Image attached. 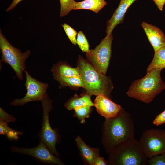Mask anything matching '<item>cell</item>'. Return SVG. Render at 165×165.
Instances as JSON below:
<instances>
[{"label": "cell", "instance_id": "6da1fadb", "mask_svg": "<svg viewBox=\"0 0 165 165\" xmlns=\"http://www.w3.org/2000/svg\"><path fill=\"white\" fill-rule=\"evenodd\" d=\"M101 131V143L108 154L119 145L134 138L135 135L132 118L123 108L116 116L105 119Z\"/></svg>", "mask_w": 165, "mask_h": 165}, {"label": "cell", "instance_id": "7a4b0ae2", "mask_svg": "<svg viewBox=\"0 0 165 165\" xmlns=\"http://www.w3.org/2000/svg\"><path fill=\"white\" fill-rule=\"evenodd\" d=\"M77 67L84 83L86 93L91 95H104L110 98L113 86L109 77L80 55L78 59Z\"/></svg>", "mask_w": 165, "mask_h": 165}, {"label": "cell", "instance_id": "3957f363", "mask_svg": "<svg viewBox=\"0 0 165 165\" xmlns=\"http://www.w3.org/2000/svg\"><path fill=\"white\" fill-rule=\"evenodd\" d=\"M161 70H152L143 78L132 83L127 93L129 97L148 103L165 89V83L162 80Z\"/></svg>", "mask_w": 165, "mask_h": 165}, {"label": "cell", "instance_id": "277c9868", "mask_svg": "<svg viewBox=\"0 0 165 165\" xmlns=\"http://www.w3.org/2000/svg\"><path fill=\"white\" fill-rule=\"evenodd\" d=\"M109 165H146L148 160L144 154L138 141L134 138L116 147L109 154Z\"/></svg>", "mask_w": 165, "mask_h": 165}, {"label": "cell", "instance_id": "5b68a950", "mask_svg": "<svg viewBox=\"0 0 165 165\" xmlns=\"http://www.w3.org/2000/svg\"><path fill=\"white\" fill-rule=\"evenodd\" d=\"M0 49L2 54L1 62L8 64L15 71L20 80L23 79V73L26 68L25 62L31 53L27 50L24 53L13 46L0 32Z\"/></svg>", "mask_w": 165, "mask_h": 165}, {"label": "cell", "instance_id": "8992f818", "mask_svg": "<svg viewBox=\"0 0 165 165\" xmlns=\"http://www.w3.org/2000/svg\"><path fill=\"white\" fill-rule=\"evenodd\" d=\"M145 157L150 159L165 152V130L152 128L142 134L138 141Z\"/></svg>", "mask_w": 165, "mask_h": 165}, {"label": "cell", "instance_id": "52a82bcc", "mask_svg": "<svg viewBox=\"0 0 165 165\" xmlns=\"http://www.w3.org/2000/svg\"><path fill=\"white\" fill-rule=\"evenodd\" d=\"M41 102L43 116L42 127L38 134L40 140L45 143L53 154L58 156L60 154L57 151L56 145L60 139L59 134L57 130L52 128L49 120V113L53 108L52 101L48 96Z\"/></svg>", "mask_w": 165, "mask_h": 165}, {"label": "cell", "instance_id": "ba28073f", "mask_svg": "<svg viewBox=\"0 0 165 165\" xmlns=\"http://www.w3.org/2000/svg\"><path fill=\"white\" fill-rule=\"evenodd\" d=\"M113 38L112 33L107 35L94 49L90 50L86 54L87 60L105 74L107 72L111 57Z\"/></svg>", "mask_w": 165, "mask_h": 165}, {"label": "cell", "instance_id": "9c48e42d", "mask_svg": "<svg viewBox=\"0 0 165 165\" xmlns=\"http://www.w3.org/2000/svg\"><path fill=\"white\" fill-rule=\"evenodd\" d=\"M24 72L26 75L25 86L27 93L23 98L13 100L10 103L11 105L20 106L31 101H41L48 97L47 93L48 84L32 77L25 70Z\"/></svg>", "mask_w": 165, "mask_h": 165}, {"label": "cell", "instance_id": "30bf717a", "mask_svg": "<svg viewBox=\"0 0 165 165\" xmlns=\"http://www.w3.org/2000/svg\"><path fill=\"white\" fill-rule=\"evenodd\" d=\"M10 150L11 152L14 153L30 156L44 164L64 165L58 156L53 154L45 143L42 141H40L38 145L35 147L27 148L12 146L10 147Z\"/></svg>", "mask_w": 165, "mask_h": 165}, {"label": "cell", "instance_id": "8fae6325", "mask_svg": "<svg viewBox=\"0 0 165 165\" xmlns=\"http://www.w3.org/2000/svg\"><path fill=\"white\" fill-rule=\"evenodd\" d=\"M94 103L97 112L105 119L116 116L123 108L120 105L102 94L97 96Z\"/></svg>", "mask_w": 165, "mask_h": 165}, {"label": "cell", "instance_id": "7c38bea8", "mask_svg": "<svg viewBox=\"0 0 165 165\" xmlns=\"http://www.w3.org/2000/svg\"><path fill=\"white\" fill-rule=\"evenodd\" d=\"M141 25L155 53L165 46V36L161 30L144 22L142 23Z\"/></svg>", "mask_w": 165, "mask_h": 165}, {"label": "cell", "instance_id": "4fadbf2b", "mask_svg": "<svg viewBox=\"0 0 165 165\" xmlns=\"http://www.w3.org/2000/svg\"><path fill=\"white\" fill-rule=\"evenodd\" d=\"M138 0H121L117 9L111 18L107 22L106 32L107 35L112 33L115 28L123 22L125 14L128 8Z\"/></svg>", "mask_w": 165, "mask_h": 165}, {"label": "cell", "instance_id": "5bb4252c", "mask_svg": "<svg viewBox=\"0 0 165 165\" xmlns=\"http://www.w3.org/2000/svg\"><path fill=\"white\" fill-rule=\"evenodd\" d=\"M75 141L79 154L84 164L93 165L94 159L100 156V150L97 148H92L87 145L79 136H78Z\"/></svg>", "mask_w": 165, "mask_h": 165}, {"label": "cell", "instance_id": "9a60e30c", "mask_svg": "<svg viewBox=\"0 0 165 165\" xmlns=\"http://www.w3.org/2000/svg\"><path fill=\"white\" fill-rule=\"evenodd\" d=\"M91 96L86 92L80 96L75 94L65 103L64 106L68 110H74L77 107L83 105L94 106V103L91 99Z\"/></svg>", "mask_w": 165, "mask_h": 165}, {"label": "cell", "instance_id": "2e32d148", "mask_svg": "<svg viewBox=\"0 0 165 165\" xmlns=\"http://www.w3.org/2000/svg\"><path fill=\"white\" fill-rule=\"evenodd\" d=\"M53 75L69 77L80 76L77 67L72 68L67 63L60 61L54 64L51 69Z\"/></svg>", "mask_w": 165, "mask_h": 165}, {"label": "cell", "instance_id": "e0dca14e", "mask_svg": "<svg viewBox=\"0 0 165 165\" xmlns=\"http://www.w3.org/2000/svg\"><path fill=\"white\" fill-rule=\"evenodd\" d=\"M106 5L107 2L105 0H84L76 2L74 10H89L98 13Z\"/></svg>", "mask_w": 165, "mask_h": 165}, {"label": "cell", "instance_id": "ac0fdd59", "mask_svg": "<svg viewBox=\"0 0 165 165\" xmlns=\"http://www.w3.org/2000/svg\"><path fill=\"white\" fill-rule=\"evenodd\" d=\"M53 79L58 81L60 84V88L68 86L70 88L82 87L85 85L80 75L69 77H64L57 75H53Z\"/></svg>", "mask_w": 165, "mask_h": 165}, {"label": "cell", "instance_id": "d6986e66", "mask_svg": "<svg viewBox=\"0 0 165 165\" xmlns=\"http://www.w3.org/2000/svg\"><path fill=\"white\" fill-rule=\"evenodd\" d=\"M165 68V46L155 53L153 59L146 69L148 73L154 69Z\"/></svg>", "mask_w": 165, "mask_h": 165}, {"label": "cell", "instance_id": "ffe728a7", "mask_svg": "<svg viewBox=\"0 0 165 165\" xmlns=\"http://www.w3.org/2000/svg\"><path fill=\"white\" fill-rule=\"evenodd\" d=\"M7 122L0 120V134L6 136L9 139L17 140L19 136L22 135V132L14 130L8 125Z\"/></svg>", "mask_w": 165, "mask_h": 165}, {"label": "cell", "instance_id": "44dd1931", "mask_svg": "<svg viewBox=\"0 0 165 165\" xmlns=\"http://www.w3.org/2000/svg\"><path fill=\"white\" fill-rule=\"evenodd\" d=\"M74 110L75 112L73 116L77 118L81 123L84 124L85 119L90 117L92 108L89 105H83L77 107Z\"/></svg>", "mask_w": 165, "mask_h": 165}, {"label": "cell", "instance_id": "7402d4cb", "mask_svg": "<svg viewBox=\"0 0 165 165\" xmlns=\"http://www.w3.org/2000/svg\"><path fill=\"white\" fill-rule=\"evenodd\" d=\"M61 5L60 16L63 17L74 10L76 2L75 0H60Z\"/></svg>", "mask_w": 165, "mask_h": 165}, {"label": "cell", "instance_id": "603a6c76", "mask_svg": "<svg viewBox=\"0 0 165 165\" xmlns=\"http://www.w3.org/2000/svg\"><path fill=\"white\" fill-rule=\"evenodd\" d=\"M76 42L82 52L86 53L89 52L90 50L89 43L85 35L81 31L78 33Z\"/></svg>", "mask_w": 165, "mask_h": 165}, {"label": "cell", "instance_id": "cb8c5ba5", "mask_svg": "<svg viewBox=\"0 0 165 165\" xmlns=\"http://www.w3.org/2000/svg\"><path fill=\"white\" fill-rule=\"evenodd\" d=\"M67 37L72 43L76 46V31L69 25L64 23L62 25Z\"/></svg>", "mask_w": 165, "mask_h": 165}, {"label": "cell", "instance_id": "d4e9b609", "mask_svg": "<svg viewBox=\"0 0 165 165\" xmlns=\"http://www.w3.org/2000/svg\"><path fill=\"white\" fill-rule=\"evenodd\" d=\"M156 155L148 160V164L150 165H165V152L161 155Z\"/></svg>", "mask_w": 165, "mask_h": 165}, {"label": "cell", "instance_id": "484cf974", "mask_svg": "<svg viewBox=\"0 0 165 165\" xmlns=\"http://www.w3.org/2000/svg\"><path fill=\"white\" fill-rule=\"evenodd\" d=\"M0 120L7 123H12L16 121V119L13 115L9 114L0 107Z\"/></svg>", "mask_w": 165, "mask_h": 165}, {"label": "cell", "instance_id": "4316f807", "mask_svg": "<svg viewBox=\"0 0 165 165\" xmlns=\"http://www.w3.org/2000/svg\"><path fill=\"white\" fill-rule=\"evenodd\" d=\"M153 123L156 126L165 123V110L157 115L153 121Z\"/></svg>", "mask_w": 165, "mask_h": 165}, {"label": "cell", "instance_id": "83f0119b", "mask_svg": "<svg viewBox=\"0 0 165 165\" xmlns=\"http://www.w3.org/2000/svg\"><path fill=\"white\" fill-rule=\"evenodd\" d=\"M108 162L105 159L100 156L97 157L94 160L93 165H107Z\"/></svg>", "mask_w": 165, "mask_h": 165}, {"label": "cell", "instance_id": "f1b7e54d", "mask_svg": "<svg viewBox=\"0 0 165 165\" xmlns=\"http://www.w3.org/2000/svg\"><path fill=\"white\" fill-rule=\"evenodd\" d=\"M155 3L159 9L162 11L165 4V0H152Z\"/></svg>", "mask_w": 165, "mask_h": 165}, {"label": "cell", "instance_id": "f546056e", "mask_svg": "<svg viewBox=\"0 0 165 165\" xmlns=\"http://www.w3.org/2000/svg\"><path fill=\"white\" fill-rule=\"evenodd\" d=\"M22 0H13L11 5L7 9L6 11H8L13 9Z\"/></svg>", "mask_w": 165, "mask_h": 165}]
</instances>
